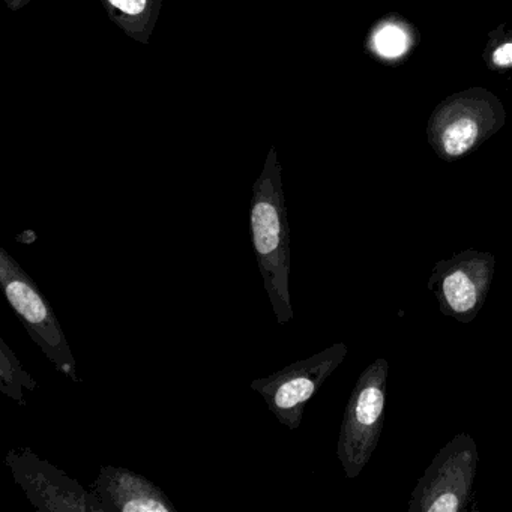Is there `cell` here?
Masks as SVG:
<instances>
[{
	"instance_id": "10",
	"label": "cell",
	"mask_w": 512,
	"mask_h": 512,
	"mask_svg": "<svg viewBox=\"0 0 512 512\" xmlns=\"http://www.w3.org/2000/svg\"><path fill=\"white\" fill-rule=\"evenodd\" d=\"M37 388V380L22 367L4 338H0V391L20 406H26L25 391L34 392Z\"/></svg>"
},
{
	"instance_id": "6",
	"label": "cell",
	"mask_w": 512,
	"mask_h": 512,
	"mask_svg": "<svg viewBox=\"0 0 512 512\" xmlns=\"http://www.w3.org/2000/svg\"><path fill=\"white\" fill-rule=\"evenodd\" d=\"M496 257L475 248L439 260L427 287L436 296L439 311L455 322L469 325L484 308L493 283Z\"/></svg>"
},
{
	"instance_id": "11",
	"label": "cell",
	"mask_w": 512,
	"mask_h": 512,
	"mask_svg": "<svg viewBox=\"0 0 512 512\" xmlns=\"http://www.w3.org/2000/svg\"><path fill=\"white\" fill-rule=\"evenodd\" d=\"M476 134H478V127L472 119H460L446 128L442 140L443 149L451 157H460L472 148Z\"/></svg>"
},
{
	"instance_id": "1",
	"label": "cell",
	"mask_w": 512,
	"mask_h": 512,
	"mask_svg": "<svg viewBox=\"0 0 512 512\" xmlns=\"http://www.w3.org/2000/svg\"><path fill=\"white\" fill-rule=\"evenodd\" d=\"M251 241L257 265L280 325L293 320L290 299V227L277 148L271 146L253 187L250 208Z\"/></svg>"
},
{
	"instance_id": "3",
	"label": "cell",
	"mask_w": 512,
	"mask_h": 512,
	"mask_svg": "<svg viewBox=\"0 0 512 512\" xmlns=\"http://www.w3.org/2000/svg\"><path fill=\"white\" fill-rule=\"evenodd\" d=\"M0 284L8 304L25 325L32 341L43 350L59 373L79 383L73 350L49 299L5 248H0Z\"/></svg>"
},
{
	"instance_id": "13",
	"label": "cell",
	"mask_w": 512,
	"mask_h": 512,
	"mask_svg": "<svg viewBox=\"0 0 512 512\" xmlns=\"http://www.w3.org/2000/svg\"><path fill=\"white\" fill-rule=\"evenodd\" d=\"M493 62L499 67H512V44H505L494 52Z\"/></svg>"
},
{
	"instance_id": "2",
	"label": "cell",
	"mask_w": 512,
	"mask_h": 512,
	"mask_svg": "<svg viewBox=\"0 0 512 512\" xmlns=\"http://www.w3.org/2000/svg\"><path fill=\"white\" fill-rule=\"evenodd\" d=\"M388 379V361L374 359L364 368L350 394L337 442V457L349 479L361 475L379 446L385 422Z\"/></svg>"
},
{
	"instance_id": "8",
	"label": "cell",
	"mask_w": 512,
	"mask_h": 512,
	"mask_svg": "<svg viewBox=\"0 0 512 512\" xmlns=\"http://www.w3.org/2000/svg\"><path fill=\"white\" fill-rule=\"evenodd\" d=\"M91 490L107 512H175L172 500L145 476L112 464L100 467Z\"/></svg>"
},
{
	"instance_id": "9",
	"label": "cell",
	"mask_w": 512,
	"mask_h": 512,
	"mask_svg": "<svg viewBox=\"0 0 512 512\" xmlns=\"http://www.w3.org/2000/svg\"><path fill=\"white\" fill-rule=\"evenodd\" d=\"M103 7L128 38L149 44L160 19L163 0H103Z\"/></svg>"
},
{
	"instance_id": "15",
	"label": "cell",
	"mask_w": 512,
	"mask_h": 512,
	"mask_svg": "<svg viewBox=\"0 0 512 512\" xmlns=\"http://www.w3.org/2000/svg\"><path fill=\"white\" fill-rule=\"evenodd\" d=\"M4 2L11 11H19L22 8L28 7L32 0H4Z\"/></svg>"
},
{
	"instance_id": "12",
	"label": "cell",
	"mask_w": 512,
	"mask_h": 512,
	"mask_svg": "<svg viewBox=\"0 0 512 512\" xmlns=\"http://www.w3.org/2000/svg\"><path fill=\"white\" fill-rule=\"evenodd\" d=\"M377 49L383 56L395 58L406 52V34L397 26H386L376 37Z\"/></svg>"
},
{
	"instance_id": "5",
	"label": "cell",
	"mask_w": 512,
	"mask_h": 512,
	"mask_svg": "<svg viewBox=\"0 0 512 512\" xmlns=\"http://www.w3.org/2000/svg\"><path fill=\"white\" fill-rule=\"evenodd\" d=\"M349 353L344 343H335L307 359L293 362L269 376L251 382V389L265 400L272 415L289 430L301 427L305 406L323 383L343 364Z\"/></svg>"
},
{
	"instance_id": "4",
	"label": "cell",
	"mask_w": 512,
	"mask_h": 512,
	"mask_svg": "<svg viewBox=\"0 0 512 512\" xmlns=\"http://www.w3.org/2000/svg\"><path fill=\"white\" fill-rule=\"evenodd\" d=\"M479 452L469 433L452 437L410 494L409 512H463L472 502Z\"/></svg>"
},
{
	"instance_id": "14",
	"label": "cell",
	"mask_w": 512,
	"mask_h": 512,
	"mask_svg": "<svg viewBox=\"0 0 512 512\" xmlns=\"http://www.w3.org/2000/svg\"><path fill=\"white\" fill-rule=\"evenodd\" d=\"M37 239L38 236L34 230H25V232H22L20 235L16 236V241L20 242V244H34Z\"/></svg>"
},
{
	"instance_id": "7",
	"label": "cell",
	"mask_w": 512,
	"mask_h": 512,
	"mask_svg": "<svg viewBox=\"0 0 512 512\" xmlns=\"http://www.w3.org/2000/svg\"><path fill=\"white\" fill-rule=\"evenodd\" d=\"M5 464L40 512H107L97 494L31 448L11 449Z\"/></svg>"
}]
</instances>
